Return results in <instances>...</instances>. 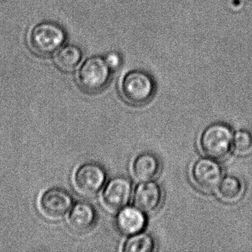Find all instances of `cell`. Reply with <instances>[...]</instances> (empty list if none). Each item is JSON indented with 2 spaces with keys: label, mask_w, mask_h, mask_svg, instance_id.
Returning a JSON list of instances; mask_svg holds the SVG:
<instances>
[{
  "label": "cell",
  "mask_w": 252,
  "mask_h": 252,
  "mask_svg": "<svg viewBox=\"0 0 252 252\" xmlns=\"http://www.w3.org/2000/svg\"><path fill=\"white\" fill-rule=\"evenodd\" d=\"M66 40L64 29L57 23L43 22L33 26L29 33L31 50L39 57L55 54Z\"/></svg>",
  "instance_id": "6da1fadb"
},
{
  "label": "cell",
  "mask_w": 252,
  "mask_h": 252,
  "mask_svg": "<svg viewBox=\"0 0 252 252\" xmlns=\"http://www.w3.org/2000/svg\"><path fill=\"white\" fill-rule=\"evenodd\" d=\"M233 133L229 126L223 123H214L206 126L199 140L200 150L207 157L222 160L232 150Z\"/></svg>",
  "instance_id": "7a4b0ae2"
},
{
  "label": "cell",
  "mask_w": 252,
  "mask_h": 252,
  "mask_svg": "<svg viewBox=\"0 0 252 252\" xmlns=\"http://www.w3.org/2000/svg\"><path fill=\"white\" fill-rule=\"evenodd\" d=\"M121 92L125 101L135 106L148 103L154 96L156 84L152 76L142 70H132L121 82Z\"/></svg>",
  "instance_id": "3957f363"
},
{
  "label": "cell",
  "mask_w": 252,
  "mask_h": 252,
  "mask_svg": "<svg viewBox=\"0 0 252 252\" xmlns=\"http://www.w3.org/2000/svg\"><path fill=\"white\" fill-rule=\"evenodd\" d=\"M111 71L104 58L91 57L85 60L79 69L77 82L87 92H98L110 82Z\"/></svg>",
  "instance_id": "277c9868"
},
{
  "label": "cell",
  "mask_w": 252,
  "mask_h": 252,
  "mask_svg": "<svg viewBox=\"0 0 252 252\" xmlns=\"http://www.w3.org/2000/svg\"><path fill=\"white\" fill-rule=\"evenodd\" d=\"M222 175L223 170L220 164L209 157L197 159L191 166V179L196 187L203 191L216 189Z\"/></svg>",
  "instance_id": "5b68a950"
},
{
  "label": "cell",
  "mask_w": 252,
  "mask_h": 252,
  "mask_svg": "<svg viewBox=\"0 0 252 252\" xmlns=\"http://www.w3.org/2000/svg\"><path fill=\"white\" fill-rule=\"evenodd\" d=\"M107 179L105 169L95 163H88L81 166L75 176V185L79 192L93 195L98 192Z\"/></svg>",
  "instance_id": "8992f818"
},
{
  "label": "cell",
  "mask_w": 252,
  "mask_h": 252,
  "mask_svg": "<svg viewBox=\"0 0 252 252\" xmlns=\"http://www.w3.org/2000/svg\"><path fill=\"white\" fill-rule=\"evenodd\" d=\"M163 200L162 187L155 181L143 182L137 187L134 193V205L144 214H153L158 210Z\"/></svg>",
  "instance_id": "52a82bcc"
},
{
  "label": "cell",
  "mask_w": 252,
  "mask_h": 252,
  "mask_svg": "<svg viewBox=\"0 0 252 252\" xmlns=\"http://www.w3.org/2000/svg\"><path fill=\"white\" fill-rule=\"evenodd\" d=\"M132 193L131 181L125 177H116L106 186L103 193V201L109 209L119 210L127 205Z\"/></svg>",
  "instance_id": "ba28073f"
},
{
  "label": "cell",
  "mask_w": 252,
  "mask_h": 252,
  "mask_svg": "<svg viewBox=\"0 0 252 252\" xmlns=\"http://www.w3.org/2000/svg\"><path fill=\"white\" fill-rule=\"evenodd\" d=\"M41 208L45 215L53 218L64 216L71 209V196L61 189H51L42 195Z\"/></svg>",
  "instance_id": "9c48e42d"
},
{
  "label": "cell",
  "mask_w": 252,
  "mask_h": 252,
  "mask_svg": "<svg viewBox=\"0 0 252 252\" xmlns=\"http://www.w3.org/2000/svg\"><path fill=\"white\" fill-rule=\"evenodd\" d=\"M116 225L121 234L132 236L141 232L145 228L147 218L138 208L126 206L118 213Z\"/></svg>",
  "instance_id": "30bf717a"
},
{
  "label": "cell",
  "mask_w": 252,
  "mask_h": 252,
  "mask_svg": "<svg viewBox=\"0 0 252 252\" xmlns=\"http://www.w3.org/2000/svg\"><path fill=\"white\" fill-rule=\"evenodd\" d=\"M161 170L160 159L153 153H142L132 160L131 173L139 182H147L157 178Z\"/></svg>",
  "instance_id": "8fae6325"
},
{
  "label": "cell",
  "mask_w": 252,
  "mask_h": 252,
  "mask_svg": "<svg viewBox=\"0 0 252 252\" xmlns=\"http://www.w3.org/2000/svg\"><path fill=\"white\" fill-rule=\"evenodd\" d=\"M95 218L94 207L89 203L80 202L75 205L70 212V225L76 231H87L94 225Z\"/></svg>",
  "instance_id": "7c38bea8"
},
{
  "label": "cell",
  "mask_w": 252,
  "mask_h": 252,
  "mask_svg": "<svg viewBox=\"0 0 252 252\" xmlns=\"http://www.w3.org/2000/svg\"><path fill=\"white\" fill-rule=\"evenodd\" d=\"M82 50L74 45L61 47L56 52L54 62L60 70L64 72H72L76 70L82 62Z\"/></svg>",
  "instance_id": "4fadbf2b"
},
{
  "label": "cell",
  "mask_w": 252,
  "mask_h": 252,
  "mask_svg": "<svg viewBox=\"0 0 252 252\" xmlns=\"http://www.w3.org/2000/svg\"><path fill=\"white\" fill-rule=\"evenodd\" d=\"M216 189L221 200L233 203L240 200L243 195V184L238 177L226 175L222 178Z\"/></svg>",
  "instance_id": "5bb4252c"
},
{
  "label": "cell",
  "mask_w": 252,
  "mask_h": 252,
  "mask_svg": "<svg viewBox=\"0 0 252 252\" xmlns=\"http://www.w3.org/2000/svg\"><path fill=\"white\" fill-rule=\"evenodd\" d=\"M154 237L148 233L140 232L130 236L125 242L122 251L125 252H152L156 249Z\"/></svg>",
  "instance_id": "9a60e30c"
},
{
  "label": "cell",
  "mask_w": 252,
  "mask_h": 252,
  "mask_svg": "<svg viewBox=\"0 0 252 252\" xmlns=\"http://www.w3.org/2000/svg\"><path fill=\"white\" fill-rule=\"evenodd\" d=\"M232 149L237 154L247 155L252 151V132L240 129L233 135Z\"/></svg>",
  "instance_id": "2e32d148"
},
{
  "label": "cell",
  "mask_w": 252,
  "mask_h": 252,
  "mask_svg": "<svg viewBox=\"0 0 252 252\" xmlns=\"http://www.w3.org/2000/svg\"><path fill=\"white\" fill-rule=\"evenodd\" d=\"M107 65L111 70H116L122 64V56L117 52H110L104 57Z\"/></svg>",
  "instance_id": "e0dca14e"
}]
</instances>
